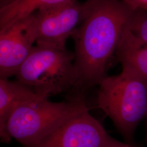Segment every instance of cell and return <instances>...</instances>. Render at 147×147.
I'll return each mask as SVG.
<instances>
[{
    "instance_id": "cell-1",
    "label": "cell",
    "mask_w": 147,
    "mask_h": 147,
    "mask_svg": "<svg viewBox=\"0 0 147 147\" xmlns=\"http://www.w3.org/2000/svg\"><path fill=\"white\" fill-rule=\"evenodd\" d=\"M136 11L121 0H92L88 15L71 36L77 82L69 99H84L86 92L107 76L108 63Z\"/></svg>"
},
{
    "instance_id": "cell-2",
    "label": "cell",
    "mask_w": 147,
    "mask_h": 147,
    "mask_svg": "<svg viewBox=\"0 0 147 147\" xmlns=\"http://www.w3.org/2000/svg\"><path fill=\"white\" fill-rule=\"evenodd\" d=\"M98 86V107L131 143L137 126L147 116V79L122 69L117 75H107Z\"/></svg>"
},
{
    "instance_id": "cell-3",
    "label": "cell",
    "mask_w": 147,
    "mask_h": 147,
    "mask_svg": "<svg viewBox=\"0 0 147 147\" xmlns=\"http://www.w3.org/2000/svg\"><path fill=\"white\" fill-rule=\"evenodd\" d=\"M88 110L84 99L56 102L40 98L24 103L8 121V143L14 138L24 147H31L74 116Z\"/></svg>"
},
{
    "instance_id": "cell-4",
    "label": "cell",
    "mask_w": 147,
    "mask_h": 147,
    "mask_svg": "<svg viewBox=\"0 0 147 147\" xmlns=\"http://www.w3.org/2000/svg\"><path fill=\"white\" fill-rule=\"evenodd\" d=\"M75 54L66 47L36 45L15 75L16 80L48 98L73 89Z\"/></svg>"
},
{
    "instance_id": "cell-5",
    "label": "cell",
    "mask_w": 147,
    "mask_h": 147,
    "mask_svg": "<svg viewBox=\"0 0 147 147\" xmlns=\"http://www.w3.org/2000/svg\"><path fill=\"white\" fill-rule=\"evenodd\" d=\"M92 0H74L42 8L31 16L30 27L37 45L65 47V43L86 19Z\"/></svg>"
},
{
    "instance_id": "cell-6",
    "label": "cell",
    "mask_w": 147,
    "mask_h": 147,
    "mask_svg": "<svg viewBox=\"0 0 147 147\" xmlns=\"http://www.w3.org/2000/svg\"><path fill=\"white\" fill-rule=\"evenodd\" d=\"M109 136L88 110L74 116L30 147H105Z\"/></svg>"
},
{
    "instance_id": "cell-7",
    "label": "cell",
    "mask_w": 147,
    "mask_h": 147,
    "mask_svg": "<svg viewBox=\"0 0 147 147\" xmlns=\"http://www.w3.org/2000/svg\"><path fill=\"white\" fill-rule=\"evenodd\" d=\"M36 39L30 16L0 30V79L15 76L31 52Z\"/></svg>"
},
{
    "instance_id": "cell-8",
    "label": "cell",
    "mask_w": 147,
    "mask_h": 147,
    "mask_svg": "<svg viewBox=\"0 0 147 147\" xmlns=\"http://www.w3.org/2000/svg\"><path fill=\"white\" fill-rule=\"evenodd\" d=\"M40 98L29 87L18 81L0 79V138L1 142L8 143L6 127L10 117L21 104ZM48 99V98H47Z\"/></svg>"
},
{
    "instance_id": "cell-9",
    "label": "cell",
    "mask_w": 147,
    "mask_h": 147,
    "mask_svg": "<svg viewBox=\"0 0 147 147\" xmlns=\"http://www.w3.org/2000/svg\"><path fill=\"white\" fill-rule=\"evenodd\" d=\"M129 24L124 28L115 55L122 69L147 79V44L135 37Z\"/></svg>"
},
{
    "instance_id": "cell-10",
    "label": "cell",
    "mask_w": 147,
    "mask_h": 147,
    "mask_svg": "<svg viewBox=\"0 0 147 147\" xmlns=\"http://www.w3.org/2000/svg\"><path fill=\"white\" fill-rule=\"evenodd\" d=\"M72 1L74 0H16L0 8V30L31 16L39 9Z\"/></svg>"
},
{
    "instance_id": "cell-11",
    "label": "cell",
    "mask_w": 147,
    "mask_h": 147,
    "mask_svg": "<svg viewBox=\"0 0 147 147\" xmlns=\"http://www.w3.org/2000/svg\"><path fill=\"white\" fill-rule=\"evenodd\" d=\"M129 27L135 37L147 44V11H136Z\"/></svg>"
},
{
    "instance_id": "cell-12",
    "label": "cell",
    "mask_w": 147,
    "mask_h": 147,
    "mask_svg": "<svg viewBox=\"0 0 147 147\" xmlns=\"http://www.w3.org/2000/svg\"><path fill=\"white\" fill-rule=\"evenodd\" d=\"M135 11H147V0H121Z\"/></svg>"
},
{
    "instance_id": "cell-13",
    "label": "cell",
    "mask_w": 147,
    "mask_h": 147,
    "mask_svg": "<svg viewBox=\"0 0 147 147\" xmlns=\"http://www.w3.org/2000/svg\"><path fill=\"white\" fill-rule=\"evenodd\" d=\"M105 147H132L130 144L119 142L110 136Z\"/></svg>"
},
{
    "instance_id": "cell-14",
    "label": "cell",
    "mask_w": 147,
    "mask_h": 147,
    "mask_svg": "<svg viewBox=\"0 0 147 147\" xmlns=\"http://www.w3.org/2000/svg\"><path fill=\"white\" fill-rule=\"evenodd\" d=\"M16 0H0V8L8 5Z\"/></svg>"
}]
</instances>
